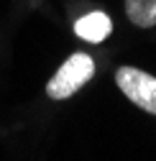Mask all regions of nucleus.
I'll return each instance as SVG.
<instances>
[{
  "label": "nucleus",
  "instance_id": "obj_1",
  "mask_svg": "<svg viewBox=\"0 0 156 161\" xmlns=\"http://www.w3.org/2000/svg\"><path fill=\"white\" fill-rule=\"evenodd\" d=\"M95 74V62L90 54H82V51H74L67 62L59 67L49 85H46V95L51 100H64L69 95H74L82 85H87Z\"/></svg>",
  "mask_w": 156,
  "mask_h": 161
},
{
  "label": "nucleus",
  "instance_id": "obj_2",
  "mask_svg": "<svg viewBox=\"0 0 156 161\" xmlns=\"http://www.w3.org/2000/svg\"><path fill=\"white\" fill-rule=\"evenodd\" d=\"M115 82H118V87L123 90V95L131 103L156 115V77L136 69V67H120L115 72Z\"/></svg>",
  "mask_w": 156,
  "mask_h": 161
},
{
  "label": "nucleus",
  "instance_id": "obj_3",
  "mask_svg": "<svg viewBox=\"0 0 156 161\" xmlns=\"http://www.w3.org/2000/svg\"><path fill=\"white\" fill-rule=\"evenodd\" d=\"M74 31L80 38H85V41L90 44H100L105 41V38L110 36L113 31V23H110V18L100 10H95V13H87L85 18H80V21L74 23Z\"/></svg>",
  "mask_w": 156,
  "mask_h": 161
},
{
  "label": "nucleus",
  "instance_id": "obj_4",
  "mask_svg": "<svg viewBox=\"0 0 156 161\" xmlns=\"http://www.w3.org/2000/svg\"><path fill=\"white\" fill-rule=\"evenodd\" d=\"M125 13L141 28L156 26V0H125Z\"/></svg>",
  "mask_w": 156,
  "mask_h": 161
}]
</instances>
